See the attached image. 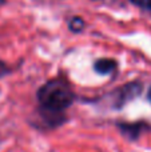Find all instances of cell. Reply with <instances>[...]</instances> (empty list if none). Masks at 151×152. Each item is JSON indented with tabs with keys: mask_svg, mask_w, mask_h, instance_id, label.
I'll return each mask as SVG.
<instances>
[{
	"mask_svg": "<svg viewBox=\"0 0 151 152\" xmlns=\"http://www.w3.org/2000/svg\"><path fill=\"white\" fill-rule=\"evenodd\" d=\"M149 99L151 100V88H150V92H149Z\"/></svg>",
	"mask_w": 151,
	"mask_h": 152,
	"instance_id": "cell-6",
	"label": "cell"
},
{
	"mask_svg": "<svg viewBox=\"0 0 151 152\" xmlns=\"http://www.w3.org/2000/svg\"><path fill=\"white\" fill-rule=\"evenodd\" d=\"M70 27H71L72 31L79 32V31H82V29L84 28V23H83L82 19L75 18V19H72V20H71V23H70Z\"/></svg>",
	"mask_w": 151,
	"mask_h": 152,
	"instance_id": "cell-3",
	"label": "cell"
},
{
	"mask_svg": "<svg viewBox=\"0 0 151 152\" xmlns=\"http://www.w3.org/2000/svg\"><path fill=\"white\" fill-rule=\"evenodd\" d=\"M4 4V0H0V5H3Z\"/></svg>",
	"mask_w": 151,
	"mask_h": 152,
	"instance_id": "cell-7",
	"label": "cell"
},
{
	"mask_svg": "<svg viewBox=\"0 0 151 152\" xmlns=\"http://www.w3.org/2000/svg\"><path fill=\"white\" fill-rule=\"evenodd\" d=\"M39 102L43 108L51 112H60L74 102V92L70 86L62 79L51 80L39 89Z\"/></svg>",
	"mask_w": 151,
	"mask_h": 152,
	"instance_id": "cell-1",
	"label": "cell"
},
{
	"mask_svg": "<svg viewBox=\"0 0 151 152\" xmlns=\"http://www.w3.org/2000/svg\"><path fill=\"white\" fill-rule=\"evenodd\" d=\"M7 74H10V68L7 67V64H5L4 61L0 60V77L5 76Z\"/></svg>",
	"mask_w": 151,
	"mask_h": 152,
	"instance_id": "cell-5",
	"label": "cell"
},
{
	"mask_svg": "<svg viewBox=\"0 0 151 152\" xmlns=\"http://www.w3.org/2000/svg\"><path fill=\"white\" fill-rule=\"evenodd\" d=\"M134 4L139 5L142 8H146V10H151V0H131Z\"/></svg>",
	"mask_w": 151,
	"mask_h": 152,
	"instance_id": "cell-4",
	"label": "cell"
},
{
	"mask_svg": "<svg viewBox=\"0 0 151 152\" xmlns=\"http://www.w3.org/2000/svg\"><path fill=\"white\" fill-rule=\"evenodd\" d=\"M117 63L111 59H100L95 63V71H98L99 74H110L111 71H114Z\"/></svg>",
	"mask_w": 151,
	"mask_h": 152,
	"instance_id": "cell-2",
	"label": "cell"
}]
</instances>
